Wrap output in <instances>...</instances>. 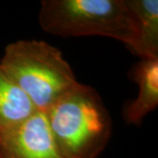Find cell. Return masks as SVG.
<instances>
[{
    "label": "cell",
    "instance_id": "cell-1",
    "mask_svg": "<svg viewBox=\"0 0 158 158\" xmlns=\"http://www.w3.org/2000/svg\"><path fill=\"white\" fill-rule=\"evenodd\" d=\"M39 22L48 34L109 37L138 50V26L127 0H43Z\"/></svg>",
    "mask_w": 158,
    "mask_h": 158
},
{
    "label": "cell",
    "instance_id": "cell-6",
    "mask_svg": "<svg viewBox=\"0 0 158 158\" xmlns=\"http://www.w3.org/2000/svg\"><path fill=\"white\" fill-rule=\"evenodd\" d=\"M36 112L28 97L0 68V135L16 128Z\"/></svg>",
    "mask_w": 158,
    "mask_h": 158
},
{
    "label": "cell",
    "instance_id": "cell-4",
    "mask_svg": "<svg viewBox=\"0 0 158 158\" xmlns=\"http://www.w3.org/2000/svg\"><path fill=\"white\" fill-rule=\"evenodd\" d=\"M0 158H66L46 117L36 112L16 128L0 135Z\"/></svg>",
    "mask_w": 158,
    "mask_h": 158
},
{
    "label": "cell",
    "instance_id": "cell-5",
    "mask_svg": "<svg viewBox=\"0 0 158 158\" xmlns=\"http://www.w3.org/2000/svg\"><path fill=\"white\" fill-rule=\"evenodd\" d=\"M130 77L138 85V94L126 104L123 118L127 124H141L158 105V58H145L135 64Z\"/></svg>",
    "mask_w": 158,
    "mask_h": 158
},
{
    "label": "cell",
    "instance_id": "cell-7",
    "mask_svg": "<svg viewBox=\"0 0 158 158\" xmlns=\"http://www.w3.org/2000/svg\"><path fill=\"white\" fill-rule=\"evenodd\" d=\"M135 17L139 31L136 56L141 59L158 58V1L127 0Z\"/></svg>",
    "mask_w": 158,
    "mask_h": 158
},
{
    "label": "cell",
    "instance_id": "cell-3",
    "mask_svg": "<svg viewBox=\"0 0 158 158\" xmlns=\"http://www.w3.org/2000/svg\"><path fill=\"white\" fill-rule=\"evenodd\" d=\"M0 68L41 113L79 84L62 52L43 40H21L7 45Z\"/></svg>",
    "mask_w": 158,
    "mask_h": 158
},
{
    "label": "cell",
    "instance_id": "cell-2",
    "mask_svg": "<svg viewBox=\"0 0 158 158\" xmlns=\"http://www.w3.org/2000/svg\"><path fill=\"white\" fill-rule=\"evenodd\" d=\"M44 113L66 158H97L112 135L109 112L100 95L88 85L79 83Z\"/></svg>",
    "mask_w": 158,
    "mask_h": 158
}]
</instances>
